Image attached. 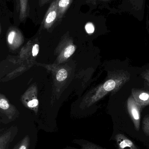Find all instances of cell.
Instances as JSON below:
<instances>
[{"instance_id":"17","label":"cell","mask_w":149,"mask_h":149,"mask_svg":"<svg viewBox=\"0 0 149 149\" xmlns=\"http://www.w3.org/2000/svg\"><path fill=\"white\" fill-rule=\"evenodd\" d=\"M38 51H39V46L38 44L35 45L32 48V53L33 56H36L38 54Z\"/></svg>"},{"instance_id":"18","label":"cell","mask_w":149,"mask_h":149,"mask_svg":"<svg viewBox=\"0 0 149 149\" xmlns=\"http://www.w3.org/2000/svg\"><path fill=\"white\" fill-rule=\"evenodd\" d=\"M141 76H142L143 79L146 80V81L149 83V69L146 70L144 72H143L142 73Z\"/></svg>"},{"instance_id":"7","label":"cell","mask_w":149,"mask_h":149,"mask_svg":"<svg viewBox=\"0 0 149 149\" xmlns=\"http://www.w3.org/2000/svg\"><path fill=\"white\" fill-rule=\"evenodd\" d=\"M11 131H8L3 134L0 137V149H5L10 141Z\"/></svg>"},{"instance_id":"9","label":"cell","mask_w":149,"mask_h":149,"mask_svg":"<svg viewBox=\"0 0 149 149\" xmlns=\"http://www.w3.org/2000/svg\"><path fill=\"white\" fill-rule=\"evenodd\" d=\"M80 149H105L90 142H87L81 145Z\"/></svg>"},{"instance_id":"13","label":"cell","mask_w":149,"mask_h":149,"mask_svg":"<svg viewBox=\"0 0 149 149\" xmlns=\"http://www.w3.org/2000/svg\"><path fill=\"white\" fill-rule=\"evenodd\" d=\"M16 32V31L15 30H11L9 33L8 35V42H9L10 44H12L13 42V40H14V38H15Z\"/></svg>"},{"instance_id":"6","label":"cell","mask_w":149,"mask_h":149,"mask_svg":"<svg viewBox=\"0 0 149 149\" xmlns=\"http://www.w3.org/2000/svg\"><path fill=\"white\" fill-rule=\"evenodd\" d=\"M73 0H57L58 9L57 20L62 19Z\"/></svg>"},{"instance_id":"1","label":"cell","mask_w":149,"mask_h":149,"mask_svg":"<svg viewBox=\"0 0 149 149\" xmlns=\"http://www.w3.org/2000/svg\"><path fill=\"white\" fill-rule=\"evenodd\" d=\"M127 107L135 129L136 131H139L141 122V110L142 108L136 102L132 95L128 99Z\"/></svg>"},{"instance_id":"10","label":"cell","mask_w":149,"mask_h":149,"mask_svg":"<svg viewBox=\"0 0 149 149\" xmlns=\"http://www.w3.org/2000/svg\"><path fill=\"white\" fill-rule=\"evenodd\" d=\"M67 76V71L64 69H61L58 72L57 74V79L58 81L64 80Z\"/></svg>"},{"instance_id":"5","label":"cell","mask_w":149,"mask_h":149,"mask_svg":"<svg viewBox=\"0 0 149 149\" xmlns=\"http://www.w3.org/2000/svg\"><path fill=\"white\" fill-rule=\"evenodd\" d=\"M18 10L19 11L20 21L25 20L29 14V0H18Z\"/></svg>"},{"instance_id":"14","label":"cell","mask_w":149,"mask_h":149,"mask_svg":"<svg viewBox=\"0 0 149 149\" xmlns=\"http://www.w3.org/2000/svg\"><path fill=\"white\" fill-rule=\"evenodd\" d=\"M86 31L88 34H92L93 33L94 31V26L92 23H88L86 24L85 27Z\"/></svg>"},{"instance_id":"15","label":"cell","mask_w":149,"mask_h":149,"mask_svg":"<svg viewBox=\"0 0 149 149\" xmlns=\"http://www.w3.org/2000/svg\"><path fill=\"white\" fill-rule=\"evenodd\" d=\"M9 107V105L8 102L4 99H1L0 100V108L3 110L8 109Z\"/></svg>"},{"instance_id":"2","label":"cell","mask_w":149,"mask_h":149,"mask_svg":"<svg viewBox=\"0 0 149 149\" xmlns=\"http://www.w3.org/2000/svg\"><path fill=\"white\" fill-rule=\"evenodd\" d=\"M58 9L57 0H54L50 5L44 17L43 23L45 28H50L57 20Z\"/></svg>"},{"instance_id":"16","label":"cell","mask_w":149,"mask_h":149,"mask_svg":"<svg viewBox=\"0 0 149 149\" xmlns=\"http://www.w3.org/2000/svg\"><path fill=\"white\" fill-rule=\"evenodd\" d=\"M38 104V100L36 99L30 101L28 103V106L29 107L33 108L36 107Z\"/></svg>"},{"instance_id":"4","label":"cell","mask_w":149,"mask_h":149,"mask_svg":"<svg viewBox=\"0 0 149 149\" xmlns=\"http://www.w3.org/2000/svg\"><path fill=\"white\" fill-rule=\"evenodd\" d=\"M115 139L119 149H138L134 143L124 135L118 134Z\"/></svg>"},{"instance_id":"12","label":"cell","mask_w":149,"mask_h":149,"mask_svg":"<svg viewBox=\"0 0 149 149\" xmlns=\"http://www.w3.org/2000/svg\"><path fill=\"white\" fill-rule=\"evenodd\" d=\"M75 48L73 45H70L65 50L64 56L66 58L70 57L75 51Z\"/></svg>"},{"instance_id":"8","label":"cell","mask_w":149,"mask_h":149,"mask_svg":"<svg viewBox=\"0 0 149 149\" xmlns=\"http://www.w3.org/2000/svg\"><path fill=\"white\" fill-rule=\"evenodd\" d=\"M30 145V137L26 135L19 142L13 149H29Z\"/></svg>"},{"instance_id":"3","label":"cell","mask_w":149,"mask_h":149,"mask_svg":"<svg viewBox=\"0 0 149 149\" xmlns=\"http://www.w3.org/2000/svg\"><path fill=\"white\" fill-rule=\"evenodd\" d=\"M132 95L141 107L149 106V92L132 89Z\"/></svg>"},{"instance_id":"11","label":"cell","mask_w":149,"mask_h":149,"mask_svg":"<svg viewBox=\"0 0 149 149\" xmlns=\"http://www.w3.org/2000/svg\"><path fill=\"white\" fill-rule=\"evenodd\" d=\"M143 129L145 134L149 136V116L144 117L143 119Z\"/></svg>"},{"instance_id":"19","label":"cell","mask_w":149,"mask_h":149,"mask_svg":"<svg viewBox=\"0 0 149 149\" xmlns=\"http://www.w3.org/2000/svg\"><path fill=\"white\" fill-rule=\"evenodd\" d=\"M50 0H38V4L40 7H43L45 4L48 3Z\"/></svg>"}]
</instances>
